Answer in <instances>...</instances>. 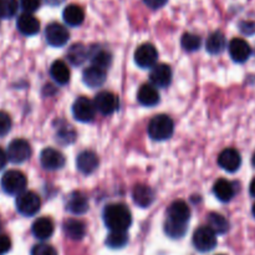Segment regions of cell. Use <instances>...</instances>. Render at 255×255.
<instances>
[{"label": "cell", "mask_w": 255, "mask_h": 255, "mask_svg": "<svg viewBox=\"0 0 255 255\" xmlns=\"http://www.w3.org/2000/svg\"><path fill=\"white\" fill-rule=\"evenodd\" d=\"M104 222L111 232H126L132 223V214L125 204H109L104 211Z\"/></svg>", "instance_id": "1"}, {"label": "cell", "mask_w": 255, "mask_h": 255, "mask_svg": "<svg viewBox=\"0 0 255 255\" xmlns=\"http://www.w3.org/2000/svg\"><path fill=\"white\" fill-rule=\"evenodd\" d=\"M173 131V121L167 115H157V116H154L149 121L148 128H147L148 136L153 141H166V139L171 138Z\"/></svg>", "instance_id": "2"}, {"label": "cell", "mask_w": 255, "mask_h": 255, "mask_svg": "<svg viewBox=\"0 0 255 255\" xmlns=\"http://www.w3.org/2000/svg\"><path fill=\"white\" fill-rule=\"evenodd\" d=\"M27 179L20 171H7L1 178V188L7 194H20L25 191Z\"/></svg>", "instance_id": "3"}, {"label": "cell", "mask_w": 255, "mask_h": 255, "mask_svg": "<svg viewBox=\"0 0 255 255\" xmlns=\"http://www.w3.org/2000/svg\"><path fill=\"white\" fill-rule=\"evenodd\" d=\"M40 202L39 196L34 192L24 191L22 193L17 194L16 197V209L20 214L25 217H32L40 211Z\"/></svg>", "instance_id": "4"}, {"label": "cell", "mask_w": 255, "mask_h": 255, "mask_svg": "<svg viewBox=\"0 0 255 255\" xmlns=\"http://www.w3.org/2000/svg\"><path fill=\"white\" fill-rule=\"evenodd\" d=\"M193 246L202 253L213 251L217 246V234L208 227H201L193 234Z\"/></svg>", "instance_id": "5"}, {"label": "cell", "mask_w": 255, "mask_h": 255, "mask_svg": "<svg viewBox=\"0 0 255 255\" xmlns=\"http://www.w3.org/2000/svg\"><path fill=\"white\" fill-rule=\"evenodd\" d=\"M6 156L7 159L12 163H22L31 156V147L25 139H14L7 146Z\"/></svg>", "instance_id": "6"}, {"label": "cell", "mask_w": 255, "mask_h": 255, "mask_svg": "<svg viewBox=\"0 0 255 255\" xmlns=\"http://www.w3.org/2000/svg\"><path fill=\"white\" fill-rule=\"evenodd\" d=\"M158 59L157 49L152 44H142L134 52V61L142 69H152Z\"/></svg>", "instance_id": "7"}, {"label": "cell", "mask_w": 255, "mask_h": 255, "mask_svg": "<svg viewBox=\"0 0 255 255\" xmlns=\"http://www.w3.org/2000/svg\"><path fill=\"white\" fill-rule=\"evenodd\" d=\"M96 109L94 102L87 97H79L72 106V115L80 122H90L94 120Z\"/></svg>", "instance_id": "8"}, {"label": "cell", "mask_w": 255, "mask_h": 255, "mask_svg": "<svg viewBox=\"0 0 255 255\" xmlns=\"http://www.w3.org/2000/svg\"><path fill=\"white\" fill-rule=\"evenodd\" d=\"M45 36H46L47 44L54 47H60L64 46L69 41L70 34L64 25L59 24V22H51L46 26Z\"/></svg>", "instance_id": "9"}, {"label": "cell", "mask_w": 255, "mask_h": 255, "mask_svg": "<svg viewBox=\"0 0 255 255\" xmlns=\"http://www.w3.org/2000/svg\"><path fill=\"white\" fill-rule=\"evenodd\" d=\"M95 109L102 115H111L119 110V97L109 91H101L95 97Z\"/></svg>", "instance_id": "10"}, {"label": "cell", "mask_w": 255, "mask_h": 255, "mask_svg": "<svg viewBox=\"0 0 255 255\" xmlns=\"http://www.w3.org/2000/svg\"><path fill=\"white\" fill-rule=\"evenodd\" d=\"M40 163L47 171H57L65 166V157L59 149L49 147L40 154Z\"/></svg>", "instance_id": "11"}, {"label": "cell", "mask_w": 255, "mask_h": 255, "mask_svg": "<svg viewBox=\"0 0 255 255\" xmlns=\"http://www.w3.org/2000/svg\"><path fill=\"white\" fill-rule=\"evenodd\" d=\"M189 218H191V209L183 201L173 202L167 211V221L173 223L187 226Z\"/></svg>", "instance_id": "12"}, {"label": "cell", "mask_w": 255, "mask_h": 255, "mask_svg": "<svg viewBox=\"0 0 255 255\" xmlns=\"http://www.w3.org/2000/svg\"><path fill=\"white\" fill-rule=\"evenodd\" d=\"M149 80L153 84L154 87H164L169 86L172 81V70L168 65L166 64H157L154 65L149 72Z\"/></svg>", "instance_id": "13"}, {"label": "cell", "mask_w": 255, "mask_h": 255, "mask_svg": "<svg viewBox=\"0 0 255 255\" xmlns=\"http://www.w3.org/2000/svg\"><path fill=\"white\" fill-rule=\"evenodd\" d=\"M229 55L236 62H246L252 55V47L244 39H236L229 42Z\"/></svg>", "instance_id": "14"}, {"label": "cell", "mask_w": 255, "mask_h": 255, "mask_svg": "<svg viewBox=\"0 0 255 255\" xmlns=\"http://www.w3.org/2000/svg\"><path fill=\"white\" fill-rule=\"evenodd\" d=\"M218 164L227 172L238 171L242 164V157L234 148H226L218 157Z\"/></svg>", "instance_id": "15"}, {"label": "cell", "mask_w": 255, "mask_h": 255, "mask_svg": "<svg viewBox=\"0 0 255 255\" xmlns=\"http://www.w3.org/2000/svg\"><path fill=\"white\" fill-rule=\"evenodd\" d=\"M66 209L72 214H84L89 209L87 197L81 192H71L66 197Z\"/></svg>", "instance_id": "16"}, {"label": "cell", "mask_w": 255, "mask_h": 255, "mask_svg": "<svg viewBox=\"0 0 255 255\" xmlns=\"http://www.w3.org/2000/svg\"><path fill=\"white\" fill-rule=\"evenodd\" d=\"M76 166L81 173L90 174L99 167V157L92 151H84L77 156Z\"/></svg>", "instance_id": "17"}, {"label": "cell", "mask_w": 255, "mask_h": 255, "mask_svg": "<svg viewBox=\"0 0 255 255\" xmlns=\"http://www.w3.org/2000/svg\"><path fill=\"white\" fill-rule=\"evenodd\" d=\"M16 26L21 34L26 35V36H32V35L39 32L40 22L32 14L24 12V14H21L17 17Z\"/></svg>", "instance_id": "18"}, {"label": "cell", "mask_w": 255, "mask_h": 255, "mask_svg": "<svg viewBox=\"0 0 255 255\" xmlns=\"http://www.w3.org/2000/svg\"><path fill=\"white\" fill-rule=\"evenodd\" d=\"M82 79H84L85 85H87L91 89H97V87L102 86L106 80V71L104 69H100L96 66H90L86 69L82 74Z\"/></svg>", "instance_id": "19"}, {"label": "cell", "mask_w": 255, "mask_h": 255, "mask_svg": "<svg viewBox=\"0 0 255 255\" xmlns=\"http://www.w3.org/2000/svg\"><path fill=\"white\" fill-rule=\"evenodd\" d=\"M31 231L35 238L40 239V241H46L54 233V223L47 217H42L34 222Z\"/></svg>", "instance_id": "20"}, {"label": "cell", "mask_w": 255, "mask_h": 255, "mask_svg": "<svg viewBox=\"0 0 255 255\" xmlns=\"http://www.w3.org/2000/svg\"><path fill=\"white\" fill-rule=\"evenodd\" d=\"M132 198H133L134 203L137 206L142 207V208H147L151 206L154 201V192L149 188L148 186L144 184H138L133 188V193H132Z\"/></svg>", "instance_id": "21"}, {"label": "cell", "mask_w": 255, "mask_h": 255, "mask_svg": "<svg viewBox=\"0 0 255 255\" xmlns=\"http://www.w3.org/2000/svg\"><path fill=\"white\" fill-rule=\"evenodd\" d=\"M137 99H138L139 104L143 105V106L152 107L156 106L159 102V94L157 91V89L152 85H142L141 89L138 90V94H137Z\"/></svg>", "instance_id": "22"}, {"label": "cell", "mask_w": 255, "mask_h": 255, "mask_svg": "<svg viewBox=\"0 0 255 255\" xmlns=\"http://www.w3.org/2000/svg\"><path fill=\"white\" fill-rule=\"evenodd\" d=\"M62 17H64L65 22L70 26H79L84 22L85 12L81 6L71 4L65 7L64 12H62Z\"/></svg>", "instance_id": "23"}, {"label": "cell", "mask_w": 255, "mask_h": 255, "mask_svg": "<svg viewBox=\"0 0 255 255\" xmlns=\"http://www.w3.org/2000/svg\"><path fill=\"white\" fill-rule=\"evenodd\" d=\"M213 192L216 194L217 198L222 202H229L232 201V198L234 197V186L227 179H218V181L214 183Z\"/></svg>", "instance_id": "24"}, {"label": "cell", "mask_w": 255, "mask_h": 255, "mask_svg": "<svg viewBox=\"0 0 255 255\" xmlns=\"http://www.w3.org/2000/svg\"><path fill=\"white\" fill-rule=\"evenodd\" d=\"M50 75L59 85H66L70 81V69L62 60H57L51 65Z\"/></svg>", "instance_id": "25"}, {"label": "cell", "mask_w": 255, "mask_h": 255, "mask_svg": "<svg viewBox=\"0 0 255 255\" xmlns=\"http://www.w3.org/2000/svg\"><path fill=\"white\" fill-rule=\"evenodd\" d=\"M227 45V40L226 36L223 35V32L221 31H216L213 34L209 35V37L207 39V51L212 55H217L221 54L222 51H224Z\"/></svg>", "instance_id": "26"}, {"label": "cell", "mask_w": 255, "mask_h": 255, "mask_svg": "<svg viewBox=\"0 0 255 255\" xmlns=\"http://www.w3.org/2000/svg\"><path fill=\"white\" fill-rule=\"evenodd\" d=\"M64 232L69 238L74 239V241H80L85 237L86 227L82 222L77 221V219H70L64 223Z\"/></svg>", "instance_id": "27"}, {"label": "cell", "mask_w": 255, "mask_h": 255, "mask_svg": "<svg viewBox=\"0 0 255 255\" xmlns=\"http://www.w3.org/2000/svg\"><path fill=\"white\" fill-rule=\"evenodd\" d=\"M90 60L92 62V66L100 67V69H107L111 65L112 55L109 51L102 49H95L89 52Z\"/></svg>", "instance_id": "28"}, {"label": "cell", "mask_w": 255, "mask_h": 255, "mask_svg": "<svg viewBox=\"0 0 255 255\" xmlns=\"http://www.w3.org/2000/svg\"><path fill=\"white\" fill-rule=\"evenodd\" d=\"M89 50L85 45L82 44H75L72 45L69 49V52H67V59L70 60L72 65H81L82 62H85L89 57Z\"/></svg>", "instance_id": "29"}, {"label": "cell", "mask_w": 255, "mask_h": 255, "mask_svg": "<svg viewBox=\"0 0 255 255\" xmlns=\"http://www.w3.org/2000/svg\"><path fill=\"white\" fill-rule=\"evenodd\" d=\"M208 228L216 234H224L229 229V222L219 213H211L208 216Z\"/></svg>", "instance_id": "30"}, {"label": "cell", "mask_w": 255, "mask_h": 255, "mask_svg": "<svg viewBox=\"0 0 255 255\" xmlns=\"http://www.w3.org/2000/svg\"><path fill=\"white\" fill-rule=\"evenodd\" d=\"M128 242L126 232H111L106 238V244L112 249H121Z\"/></svg>", "instance_id": "31"}, {"label": "cell", "mask_w": 255, "mask_h": 255, "mask_svg": "<svg viewBox=\"0 0 255 255\" xmlns=\"http://www.w3.org/2000/svg\"><path fill=\"white\" fill-rule=\"evenodd\" d=\"M202 44V40L198 35L196 34H191V32H186V34L182 36L181 40V45L186 51H196L201 47Z\"/></svg>", "instance_id": "32"}, {"label": "cell", "mask_w": 255, "mask_h": 255, "mask_svg": "<svg viewBox=\"0 0 255 255\" xmlns=\"http://www.w3.org/2000/svg\"><path fill=\"white\" fill-rule=\"evenodd\" d=\"M164 232H166L167 236L171 237V238L179 239L182 238V237H184V234L187 233V226L166 221V223H164Z\"/></svg>", "instance_id": "33"}, {"label": "cell", "mask_w": 255, "mask_h": 255, "mask_svg": "<svg viewBox=\"0 0 255 255\" xmlns=\"http://www.w3.org/2000/svg\"><path fill=\"white\" fill-rule=\"evenodd\" d=\"M17 11V0H0V19H10Z\"/></svg>", "instance_id": "34"}, {"label": "cell", "mask_w": 255, "mask_h": 255, "mask_svg": "<svg viewBox=\"0 0 255 255\" xmlns=\"http://www.w3.org/2000/svg\"><path fill=\"white\" fill-rule=\"evenodd\" d=\"M31 255H57V252L55 248H52L49 244H36L31 249Z\"/></svg>", "instance_id": "35"}, {"label": "cell", "mask_w": 255, "mask_h": 255, "mask_svg": "<svg viewBox=\"0 0 255 255\" xmlns=\"http://www.w3.org/2000/svg\"><path fill=\"white\" fill-rule=\"evenodd\" d=\"M57 137H59L57 139L61 141L64 144L71 143V142L74 141L75 132L72 131V128L70 126L60 127V131H59V134H57Z\"/></svg>", "instance_id": "36"}, {"label": "cell", "mask_w": 255, "mask_h": 255, "mask_svg": "<svg viewBox=\"0 0 255 255\" xmlns=\"http://www.w3.org/2000/svg\"><path fill=\"white\" fill-rule=\"evenodd\" d=\"M11 128V119L4 111H0V137L5 136Z\"/></svg>", "instance_id": "37"}, {"label": "cell", "mask_w": 255, "mask_h": 255, "mask_svg": "<svg viewBox=\"0 0 255 255\" xmlns=\"http://www.w3.org/2000/svg\"><path fill=\"white\" fill-rule=\"evenodd\" d=\"M40 2H41V0H20V5L24 9V11L29 12V14L39 9Z\"/></svg>", "instance_id": "38"}, {"label": "cell", "mask_w": 255, "mask_h": 255, "mask_svg": "<svg viewBox=\"0 0 255 255\" xmlns=\"http://www.w3.org/2000/svg\"><path fill=\"white\" fill-rule=\"evenodd\" d=\"M11 249V241L5 234H0V255L6 254Z\"/></svg>", "instance_id": "39"}, {"label": "cell", "mask_w": 255, "mask_h": 255, "mask_svg": "<svg viewBox=\"0 0 255 255\" xmlns=\"http://www.w3.org/2000/svg\"><path fill=\"white\" fill-rule=\"evenodd\" d=\"M241 31L246 35L255 34V22L253 21H244L241 24Z\"/></svg>", "instance_id": "40"}, {"label": "cell", "mask_w": 255, "mask_h": 255, "mask_svg": "<svg viewBox=\"0 0 255 255\" xmlns=\"http://www.w3.org/2000/svg\"><path fill=\"white\" fill-rule=\"evenodd\" d=\"M143 1L151 9H159V7L164 6L168 0H143Z\"/></svg>", "instance_id": "41"}, {"label": "cell", "mask_w": 255, "mask_h": 255, "mask_svg": "<svg viewBox=\"0 0 255 255\" xmlns=\"http://www.w3.org/2000/svg\"><path fill=\"white\" fill-rule=\"evenodd\" d=\"M7 162V156H6V152L4 151L2 148H0V171L5 167Z\"/></svg>", "instance_id": "42"}, {"label": "cell", "mask_w": 255, "mask_h": 255, "mask_svg": "<svg viewBox=\"0 0 255 255\" xmlns=\"http://www.w3.org/2000/svg\"><path fill=\"white\" fill-rule=\"evenodd\" d=\"M45 1H46L49 5H52V6H56V5L62 4V2L65 1V0H45Z\"/></svg>", "instance_id": "43"}, {"label": "cell", "mask_w": 255, "mask_h": 255, "mask_svg": "<svg viewBox=\"0 0 255 255\" xmlns=\"http://www.w3.org/2000/svg\"><path fill=\"white\" fill-rule=\"evenodd\" d=\"M249 192H251L252 196L255 198V178L251 182V186H249Z\"/></svg>", "instance_id": "44"}, {"label": "cell", "mask_w": 255, "mask_h": 255, "mask_svg": "<svg viewBox=\"0 0 255 255\" xmlns=\"http://www.w3.org/2000/svg\"><path fill=\"white\" fill-rule=\"evenodd\" d=\"M252 163H253V166L255 167V152H254V154H253V158H252Z\"/></svg>", "instance_id": "45"}, {"label": "cell", "mask_w": 255, "mask_h": 255, "mask_svg": "<svg viewBox=\"0 0 255 255\" xmlns=\"http://www.w3.org/2000/svg\"><path fill=\"white\" fill-rule=\"evenodd\" d=\"M252 212H253V216H254V218H255V203H254L253 208H252Z\"/></svg>", "instance_id": "46"}, {"label": "cell", "mask_w": 255, "mask_h": 255, "mask_svg": "<svg viewBox=\"0 0 255 255\" xmlns=\"http://www.w3.org/2000/svg\"><path fill=\"white\" fill-rule=\"evenodd\" d=\"M0 227H1V226H0Z\"/></svg>", "instance_id": "47"}, {"label": "cell", "mask_w": 255, "mask_h": 255, "mask_svg": "<svg viewBox=\"0 0 255 255\" xmlns=\"http://www.w3.org/2000/svg\"><path fill=\"white\" fill-rule=\"evenodd\" d=\"M221 255H222V254H221Z\"/></svg>", "instance_id": "48"}]
</instances>
